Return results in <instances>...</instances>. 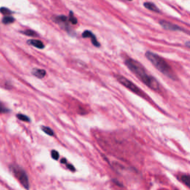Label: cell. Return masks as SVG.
<instances>
[{
    "mask_svg": "<svg viewBox=\"0 0 190 190\" xmlns=\"http://www.w3.org/2000/svg\"><path fill=\"white\" fill-rule=\"evenodd\" d=\"M82 37H83V38H90L91 40L92 44H93L95 46H96V47H100V44L99 43V42L97 41L95 35L91 31H85L83 33V34H82Z\"/></svg>",
    "mask_w": 190,
    "mask_h": 190,
    "instance_id": "cell-7",
    "label": "cell"
},
{
    "mask_svg": "<svg viewBox=\"0 0 190 190\" xmlns=\"http://www.w3.org/2000/svg\"><path fill=\"white\" fill-rule=\"evenodd\" d=\"M10 111V109L6 107V106L2 103L0 102V113H8Z\"/></svg>",
    "mask_w": 190,
    "mask_h": 190,
    "instance_id": "cell-16",
    "label": "cell"
},
{
    "mask_svg": "<svg viewBox=\"0 0 190 190\" xmlns=\"http://www.w3.org/2000/svg\"><path fill=\"white\" fill-rule=\"evenodd\" d=\"M53 20L55 22L57 23L58 25H60L62 28H63L64 29H65L66 31H70V28L68 26V19L65 16L61 15V16H56V17H53Z\"/></svg>",
    "mask_w": 190,
    "mask_h": 190,
    "instance_id": "cell-5",
    "label": "cell"
},
{
    "mask_svg": "<svg viewBox=\"0 0 190 190\" xmlns=\"http://www.w3.org/2000/svg\"><path fill=\"white\" fill-rule=\"evenodd\" d=\"M145 56L149 61L153 64V65L155 67L159 72L163 73L164 75L167 76L168 77L171 78L172 79H176V75L174 73L169 65L163 59L162 57L158 56L157 54L151 52V51H146L145 53Z\"/></svg>",
    "mask_w": 190,
    "mask_h": 190,
    "instance_id": "cell-2",
    "label": "cell"
},
{
    "mask_svg": "<svg viewBox=\"0 0 190 190\" xmlns=\"http://www.w3.org/2000/svg\"><path fill=\"white\" fill-rule=\"evenodd\" d=\"M116 78L118 79V80L121 83L122 86H124L126 88H127L128 89H129L132 92H134V94H137V95L141 96V97L145 96L143 91H142L140 90L135 84H134L132 82L129 80L127 78L122 77L121 75H116Z\"/></svg>",
    "mask_w": 190,
    "mask_h": 190,
    "instance_id": "cell-4",
    "label": "cell"
},
{
    "mask_svg": "<svg viewBox=\"0 0 190 190\" xmlns=\"http://www.w3.org/2000/svg\"><path fill=\"white\" fill-rule=\"evenodd\" d=\"M180 180L184 183L187 187H189V182H190V178L189 176L188 175H183L180 177Z\"/></svg>",
    "mask_w": 190,
    "mask_h": 190,
    "instance_id": "cell-11",
    "label": "cell"
},
{
    "mask_svg": "<svg viewBox=\"0 0 190 190\" xmlns=\"http://www.w3.org/2000/svg\"><path fill=\"white\" fill-rule=\"evenodd\" d=\"M32 74L37 78L42 79L46 75V72L43 69H39V68H33L32 71Z\"/></svg>",
    "mask_w": 190,
    "mask_h": 190,
    "instance_id": "cell-8",
    "label": "cell"
},
{
    "mask_svg": "<svg viewBox=\"0 0 190 190\" xmlns=\"http://www.w3.org/2000/svg\"><path fill=\"white\" fill-rule=\"evenodd\" d=\"M125 63L128 68H129V70L134 73L137 77H138L143 83H145L147 86L149 87L151 89L158 91L160 90L159 83L155 78L147 74L146 71L145 70V68H143L141 64L133 59L126 60L125 61Z\"/></svg>",
    "mask_w": 190,
    "mask_h": 190,
    "instance_id": "cell-1",
    "label": "cell"
},
{
    "mask_svg": "<svg viewBox=\"0 0 190 190\" xmlns=\"http://www.w3.org/2000/svg\"><path fill=\"white\" fill-rule=\"evenodd\" d=\"M17 118L19 119L20 120H22V121L24 122H30L31 121V119L28 118V116H26V115L25 114H18L17 115Z\"/></svg>",
    "mask_w": 190,
    "mask_h": 190,
    "instance_id": "cell-14",
    "label": "cell"
},
{
    "mask_svg": "<svg viewBox=\"0 0 190 190\" xmlns=\"http://www.w3.org/2000/svg\"><path fill=\"white\" fill-rule=\"evenodd\" d=\"M41 129H42V130L44 131V132L45 133V134H48V135L50 136H54V131H53L49 127H46V126H42L41 127Z\"/></svg>",
    "mask_w": 190,
    "mask_h": 190,
    "instance_id": "cell-13",
    "label": "cell"
},
{
    "mask_svg": "<svg viewBox=\"0 0 190 190\" xmlns=\"http://www.w3.org/2000/svg\"><path fill=\"white\" fill-rule=\"evenodd\" d=\"M51 157H52L53 159L58 160L60 157V154L56 150H52L51 151Z\"/></svg>",
    "mask_w": 190,
    "mask_h": 190,
    "instance_id": "cell-19",
    "label": "cell"
},
{
    "mask_svg": "<svg viewBox=\"0 0 190 190\" xmlns=\"http://www.w3.org/2000/svg\"><path fill=\"white\" fill-rule=\"evenodd\" d=\"M68 21L73 25H76L77 23V19L74 17V14L72 11H70V14H69Z\"/></svg>",
    "mask_w": 190,
    "mask_h": 190,
    "instance_id": "cell-15",
    "label": "cell"
},
{
    "mask_svg": "<svg viewBox=\"0 0 190 190\" xmlns=\"http://www.w3.org/2000/svg\"><path fill=\"white\" fill-rule=\"evenodd\" d=\"M144 7L145 8H147V9L152 10V11L156 12V13H161V10H160L159 8L152 2H145Z\"/></svg>",
    "mask_w": 190,
    "mask_h": 190,
    "instance_id": "cell-10",
    "label": "cell"
},
{
    "mask_svg": "<svg viewBox=\"0 0 190 190\" xmlns=\"http://www.w3.org/2000/svg\"><path fill=\"white\" fill-rule=\"evenodd\" d=\"M0 11H1L2 14H4V15H10V14H12L11 10H10L7 8H2L1 9H0Z\"/></svg>",
    "mask_w": 190,
    "mask_h": 190,
    "instance_id": "cell-18",
    "label": "cell"
},
{
    "mask_svg": "<svg viewBox=\"0 0 190 190\" xmlns=\"http://www.w3.org/2000/svg\"><path fill=\"white\" fill-rule=\"evenodd\" d=\"M65 164H66L67 167L69 169V170H71V171H72V172H75V168H74L72 165L68 164V163H65Z\"/></svg>",
    "mask_w": 190,
    "mask_h": 190,
    "instance_id": "cell-20",
    "label": "cell"
},
{
    "mask_svg": "<svg viewBox=\"0 0 190 190\" xmlns=\"http://www.w3.org/2000/svg\"><path fill=\"white\" fill-rule=\"evenodd\" d=\"M10 170H11L14 176L17 177V180L20 182V184L26 189H29V180H28V177L25 170L18 166H16V165L10 166Z\"/></svg>",
    "mask_w": 190,
    "mask_h": 190,
    "instance_id": "cell-3",
    "label": "cell"
},
{
    "mask_svg": "<svg viewBox=\"0 0 190 190\" xmlns=\"http://www.w3.org/2000/svg\"><path fill=\"white\" fill-rule=\"evenodd\" d=\"M28 43L30 45L34 46V47L40 49H43L45 48V45L43 44V42L40 40H31L28 41Z\"/></svg>",
    "mask_w": 190,
    "mask_h": 190,
    "instance_id": "cell-9",
    "label": "cell"
},
{
    "mask_svg": "<svg viewBox=\"0 0 190 190\" xmlns=\"http://www.w3.org/2000/svg\"><path fill=\"white\" fill-rule=\"evenodd\" d=\"M160 25L163 28L165 29L169 30V31H185V30H184L183 28H181L179 27V26L176 25L175 24H172L171 22H166L165 20H161L160 21Z\"/></svg>",
    "mask_w": 190,
    "mask_h": 190,
    "instance_id": "cell-6",
    "label": "cell"
},
{
    "mask_svg": "<svg viewBox=\"0 0 190 190\" xmlns=\"http://www.w3.org/2000/svg\"><path fill=\"white\" fill-rule=\"evenodd\" d=\"M129 1H131V0H129Z\"/></svg>",
    "mask_w": 190,
    "mask_h": 190,
    "instance_id": "cell-21",
    "label": "cell"
},
{
    "mask_svg": "<svg viewBox=\"0 0 190 190\" xmlns=\"http://www.w3.org/2000/svg\"><path fill=\"white\" fill-rule=\"evenodd\" d=\"M2 22L3 23H5V24H10V23L14 22V19L12 17H9V16H7V17H5L3 18L2 19Z\"/></svg>",
    "mask_w": 190,
    "mask_h": 190,
    "instance_id": "cell-17",
    "label": "cell"
},
{
    "mask_svg": "<svg viewBox=\"0 0 190 190\" xmlns=\"http://www.w3.org/2000/svg\"><path fill=\"white\" fill-rule=\"evenodd\" d=\"M22 33H23V34L27 35V36H29V37H37V36H38L37 33H36L35 31H32V30H26V31H22Z\"/></svg>",
    "mask_w": 190,
    "mask_h": 190,
    "instance_id": "cell-12",
    "label": "cell"
}]
</instances>
